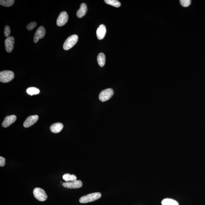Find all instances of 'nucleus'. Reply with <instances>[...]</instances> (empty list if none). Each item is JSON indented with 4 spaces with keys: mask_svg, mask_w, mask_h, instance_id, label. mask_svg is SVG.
Masks as SVG:
<instances>
[{
    "mask_svg": "<svg viewBox=\"0 0 205 205\" xmlns=\"http://www.w3.org/2000/svg\"><path fill=\"white\" fill-rule=\"evenodd\" d=\"M114 93V92L113 89L109 88L105 89L100 93L99 100L102 102L107 101L112 97Z\"/></svg>",
    "mask_w": 205,
    "mask_h": 205,
    "instance_id": "nucleus-5",
    "label": "nucleus"
},
{
    "mask_svg": "<svg viewBox=\"0 0 205 205\" xmlns=\"http://www.w3.org/2000/svg\"><path fill=\"white\" fill-rule=\"evenodd\" d=\"M46 34L45 29L42 26H41L38 29L35 34L34 37V42L37 43L40 39H42L44 37Z\"/></svg>",
    "mask_w": 205,
    "mask_h": 205,
    "instance_id": "nucleus-8",
    "label": "nucleus"
},
{
    "mask_svg": "<svg viewBox=\"0 0 205 205\" xmlns=\"http://www.w3.org/2000/svg\"><path fill=\"white\" fill-rule=\"evenodd\" d=\"M37 23L35 22H31L28 24L27 26V29L28 30H33L37 26Z\"/></svg>",
    "mask_w": 205,
    "mask_h": 205,
    "instance_id": "nucleus-22",
    "label": "nucleus"
},
{
    "mask_svg": "<svg viewBox=\"0 0 205 205\" xmlns=\"http://www.w3.org/2000/svg\"><path fill=\"white\" fill-rule=\"evenodd\" d=\"M38 119V115H33L29 116L27 118L24 122V126L26 128H28L34 124Z\"/></svg>",
    "mask_w": 205,
    "mask_h": 205,
    "instance_id": "nucleus-10",
    "label": "nucleus"
},
{
    "mask_svg": "<svg viewBox=\"0 0 205 205\" xmlns=\"http://www.w3.org/2000/svg\"><path fill=\"white\" fill-rule=\"evenodd\" d=\"M26 92L27 94L30 96H33L39 94L40 91L39 89L35 87H30L27 89Z\"/></svg>",
    "mask_w": 205,
    "mask_h": 205,
    "instance_id": "nucleus-18",
    "label": "nucleus"
},
{
    "mask_svg": "<svg viewBox=\"0 0 205 205\" xmlns=\"http://www.w3.org/2000/svg\"><path fill=\"white\" fill-rule=\"evenodd\" d=\"M15 44V39L13 37L7 38L5 41V48L8 53H11L12 51Z\"/></svg>",
    "mask_w": 205,
    "mask_h": 205,
    "instance_id": "nucleus-9",
    "label": "nucleus"
},
{
    "mask_svg": "<svg viewBox=\"0 0 205 205\" xmlns=\"http://www.w3.org/2000/svg\"><path fill=\"white\" fill-rule=\"evenodd\" d=\"M6 159L2 156H0V166L3 167L5 166Z\"/></svg>",
    "mask_w": 205,
    "mask_h": 205,
    "instance_id": "nucleus-24",
    "label": "nucleus"
},
{
    "mask_svg": "<svg viewBox=\"0 0 205 205\" xmlns=\"http://www.w3.org/2000/svg\"><path fill=\"white\" fill-rule=\"evenodd\" d=\"M63 128V125L61 123H56L52 125L50 129L51 131L54 133H58L61 131Z\"/></svg>",
    "mask_w": 205,
    "mask_h": 205,
    "instance_id": "nucleus-13",
    "label": "nucleus"
},
{
    "mask_svg": "<svg viewBox=\"0 0 205 205\" xmlns=\"http://www.w3.org/2000/svg\"><path fill=\"white\" fill-rule=\"evenodd\" d=\"M106 32L105 26L103 25H100L96 30V36L99 40L104 39Z\"/></svg>",
    "mask_w": 205,
    "mask_h": 205,
    "instance_id": "nucleus-12",
    "label": "nucleus"
},
{
    "mask_svg": "<svg viewBox=\"0 0 205 205\" xmlns=\"http://www.w3.org/2000/svg\"><path fill=\"white\" fill-rule=\"evenodd\" d=\"M33 194L36 199L39 201H45L48 198V196L45 191L40 188H36L34 189Z\"/></svg>",
    "mask_w": 205,
    "mask_h": 205,
    "instance_id": "nucleus-4",
    "label": "nucleus"
},
{
    "mask_svg": "<svg viewBox=\"0 0 205 205\" xmlns=\"http://www.w3.org/2000/svg\"><path fill=\"white\" fill-rule=\"evenodd\" d=\"M78 40V37L77 35H73L68 37L65 40L63 45V48L65 50H68L72 48L77 44Z\"/></svg>",
    "mask_w": 205,
    "mask_h": 205,
    "instance_id": "nucleus-2",
    "label": "nucleus"
},
{
    "mask_svg": "<svg viewBox=\"0 0 205 205\" xmlns=\"http://www.w3.org/2000/svg\"><path fill=\"white\" fill-rule=\"evenodd\" d=\"M16 120V115H12L6 117L2 122V125L3 127H8L13 123Z\"/></svg>",
    "mask_w": 205,
    "mask_h": 205,
    "instance_id": "nucleus-11",
    "label": "nucleus"
},
{
    "mask_svg": "<svg viewBox=\"0 0 205 205\" xmlns=\"http://www.w3.org/2000/svg\"><path fill=\"white\" fill-rule=\"evenodd\" d=\"M180 2L181 6L184 7H188L191 3L190 0H181Z\"/></svg>",
    "mask_w": 205,
    "mask_h": 205,
    "instance_id": "nucleus-21",
    "label": "nucleus"
},
{
    "mask_svg": "<svg viewBox=\"0 0 205 205\" xmlns=\"http://www.w3.org/2000/svg\"><path fill=\"white\" fill-rule=\"evenodd\" d=\"M63 186L66 188L77 189L82 187V181L76 180L73 181L63 183Z\"/></svg>",
    "mask_w": 205,
    "mask_h": 205,
    "instance_id": "nucleus-6",
    "label": "nucleus"
},
{
    "mask_svg": "<svg viewBox=\"0 0 205 205\" xmlns=\"http://www.w3.org/2000/svg\"><path fill=\"white\" fill-rule=\"evenodd\" d=\"M87 7L85 3H82L81 5L80 9L77 10V16L79 18H82L85 15L87 12Z\"/></svg>",
    "mask_w": 205,
    "mask_h": 205,
    "instance_id": "nucleus-14",
    "label": "nucleus"
},
{
    "mask_svg": "<svg viewBox=\"0 0 205 205\" xmlns=\"http://www.w3.org/2000/svg\"><path fill=\"white\" fill-rule=\"evenodd\" d=\"M68 19V16L66 12H63L58 16L56 23L58 26L61 27L67 23Z\"/></svg>",
    "mask_w": 205,
    "mask_h": 205,
    "instance_id": "nucleus-7",
    "label": "nucleus"
},
{
    "mask_svg": "<svg viewBox=\"0 0 205 205\" xmlns=\"http://www.w3.org/2000/svg\"><path fill=\"white\" fill-rule=\"evenodd\" d=\"M10 33H11V30H10V27L8 26H6L4 29V34L5 37H9Z\"/></svg>",
    "mask_w": 205,
    "mask_h": 205,
    "instance_id": "nucleus-23",
    "label": "nucleus"
},
{
    "mask_svg": "<svg viewBox=\"0 0 205 205\" xmlns=\"http://www.w3.org/2000/svg\"><path fill=\"white\" fill-rule=\"evenodd\" d=\"M14 77V73L11 71L6 70L0 72V81L3 83L11 82Z\"/></svg>",
    "mask_w": 205,
    "mask_h": 205,
    "instance_id": "nucleus-3",
    "label": "nucleus"
},
{
    "mask_svg": "<svg viewBox=\"0 0 205 205\" xmlns=\"http://www.w3.org/2000/svg\"><path fill=\"white\" fill-rule=\"evenodd\" d=\"M63 178L65 181L71 182L77 180V177L74 175H71L69 174H65L63 175Z\"/></svg>",
    "mask_w": 205,
    "mask_h": 205,
    "instance_id": "nucleus-17",
    "label": "nucleus"
},
{
    "mask_svg": "<svg viewBox=\"0 0 205 205\" xmlns=\"http://www.w3.org/2000/svg\"><path fill=\"white\" fill-rule=\"evenodd\" d=\"M98 64L101 67L104 66L105 64L106 58L105 55L103 53H100L97 56Z\"/></svg>",
    "mask_w": 205,
    "mask_h": 205,
    "instance_id": "nucleus-15",
    "label": "nucleus"
},
{
    "mask_svg": "<svg viewBox=\"0 0 205 205\" xmlns=\"http://www.w3.org/2000/svg\"><path fill=\"white\" fill-rule=\"evenodd\" d=\"M101 194L99 192L92 193L82 196L79 200V201L81 203L92 202L99 199L101 198Z\"/></svg>",
    "mask_w": 205,
    "mask_h": 205,
    "instance_id": "nucleus-1",
    "label": "nucleus"
},
{
    "mask_svg": "<svg viewBox=\"0 0 205 205\" xmlns=\"http://www.w3.org/2000/svg\"><path fill=\"white\" fill-rule=\"evenodd\" d=\"M14 0H7V1H5V0H1L0 1V5L2 6L9 7L13 6L14 3L15 2Z\"/></svg>",
    "mask_w": 205,
    "mask_h": 205,
    "instance_id": "nucleus-20",
    "label": "nucleus"
},
{
    "mask_svg": "<svg viewBox=\"0 0 205 205\" xmlns=\"http://www.w3.org/2000/svg\"><path fill=\"white\" fill-rule=\"evenodd\" d=\"M105 2L108 5L115 7H119L121 6V3L117 0H105Z\"/></svg>",
    "mask_w": 205,
    "mask_h": 205,
    "instance_id": "nucleus-19",
    "label": "nucleus"
},
{
    "mask_svg": "<svg viewBox=\"0 0 205 205\" xmlns=\"http://www.w3.org/2000/svg\"><path fill=\"white\" fill-rule=\"evenodd\" d=\"M162 205H179V203L175 200L166 198L163 200L161 202Z\"/></svg>",
    "mask_w": 205,
    "mask_h": 205,
    "instance_id": "nucleus-16",
    "label": "nucleus"
}]
</instances>
